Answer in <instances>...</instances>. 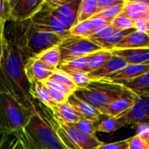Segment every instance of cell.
<instances>
[{
	"mask_svg": "<svg viewBox=\"0 0 149 149\" xmlns=\"http://www.w3.org/2000/svg\"><path fill=\"white\" fill-rule=\"evenodd\" d=\"M5 47L0 63V88L9 93L26 111L39 110L30 93V83L24 73V64L29 58L22 43L21 23L8 21L5 31Z\"/></svg>",
	"mask_w": 149,
	"mask_h": 149,
	"instance_id": "6da1fadb",
	"label": "cell"
},
{
	"mask_svg": "<svg viewBox=\"0 0 149 149\" xmlns=\"http://www.w3.org/2000/svg\"><path fill=\"white\" fill-rule=\"evenodd\" d=\"M17 149H66L59 140L50 119L40 110L33 113L15 135Z\"/></svg>",
	"mask_w": 149,
	"mask_h": 149,
	"instance_id": "7a4b0ae2",
	"label": "cell"
},
{
	"mask_svg": "<svg viewBox=\"0 0 149 149\" xmlns=\"http://www.w3.org/2000/svg\"><path fill=\"white\" fill-rule=\"evenodd\" d=\"M74 94L100 112L110 103L134 93L121 83L92 80L86 87L77 89Z\"/></svg>",
	"mask_w": 149,
	"mask_h": 149,
	"instance_id": "3957f363",
	"label": "cell"
},
{
	"mask_svg": "<svg viewBox=\"0 0 149 149\" xmlns=\"http://www.w3.org/2000/svg\"><path fill=\"white\" fill-rule=\"evenodd\" d=\"M32 113L22 107L7 92L0 88V135H15Z\"/></svg>",
	"mask_w": 149,
	"mask_h": 149,
	"instance_id": "277c9868",
	"label": "cell"
},
{
	"mask_svg": "<svg viewBox=\"0 0 149 149\" xmlns=\"http://www.w3.org/2000/svg\"><path fill=\"white\" fill-rule=\"evenodd\" d=\"M22 43L28 58L37 57L43 52L58 46L64 37L36 28L29 20L21 23Z\"/></svg>",
	"mask_w": 149,
	"mask_h": 149,
	"instance_id": "5b68a950",
	"label": "cell"
},
{
	"mask_svg": "<svg viewBox=\"0 0 149 149\" xmlns=\"http://www.w3.org/2000/svg\"><path fill=\"white\" fill-rule=\"evenodd\" d=\"M52 122L59 140L66 149H97L103 144L96 135L86 134L72 124L60 123L52 116Z\"/></svg>",
	"mask_w": 149,
	"mask_h": 149,
	"instance_id": "8992f818",
	"label": "cell"
},
{
	"mask_svg": "<svg viewBox=\"0 0 149 149\" xmlns=\"http://www.w3.org/2000/svg\"><path fill=\"white\" fill-rule=\"evenodd\" d=\"M60 52V63L69 59L90 55L102 50L100 46L87 38L67 35L58 45Z\"/></svg>",
	"mask_w": 149,
	"mask_h": 149,
	"instance_id": "52a82bcc",
	"label": "cell"
},
{
	"mask_svg": "<svg viewBox=\"0 0 149 149\" xmlns=\"http://www.w3.org/2000/svg\"><path fill=\"white\" fill-rule=\"evenodd\" d=\"M52 14L68 31L77 24L81 0H45Z\"/></svg>",
	"mask_w": 149,
	"mask_h": 149,
	"instance_id": "ba28073f",
	"label": "cell"
},
{
	"mask_svg": "<svg viewBox=\"0 0 149 149\" xmlns=\"http://www.w3.org/2000/svg\"><path fill=\"white\" fill-rule=\"evenodd\" d=\"M29 21L36 28L41 31L53 32L64 38L69 35V31L64 28V26L58 22L57 17L52 14L45 0L44 1L39 10L33 15V17Z\"/></svg>",
	"mask_w": 149,
	"mask_h": 149,
	"instance_id": "9c48e42d",
	"label": "cell"
},
{
	"mask_svg": "<svg viewBox=\"0 0 149 149\" xmlns=\"http://www.w3.org/2000/svg\"><path fill=\"white\" fill-rule=\"evenodd\" d=\"M128 125H149V94L137 96L134 106L118 116Z\"/></svg>",
	"mask_w": 149,
	"mask_h": 149,
	"instance_id": "30bf717a",
	"label": "cell"
},
{
	"mask_svg": "<svg viewBox=\"0 0 149 149\" xmlns=\"http://www.w3.org/2000/svg\"><path fill=\"white\" fill-rule=\"evenodd\" d=\"M45 0H9L10 20L23 23L30 20L39 10Z\"/></svg>",
	"mask_w": 149,
	"mask_h": 149,
	"instance_id": "8fae6325",
	"label": "cell"
},
{
	"mask_svg": "<svg viewBox=\"0 0 149 149\" xmlns=\"http://www.w3.org/2000/svg\"><path fill=\"white\" fill-rule=\"evenodd\" d=\"M55 71L41 62L37 57L28 58L24 64V73L30 84L47 80Z\"/></svg>",
	"mask_w": 149,
	"mask_h": 149,
	"instance_id": "7c38bea8",
	"label": "cell"
},
{
	"mask_svg": "<svg viewBox=\"0 0 149 149\" xmlns=\"http://www.w3.org/2000/svg\"><path fill=\"white\" fill-rule=\"evenodd\" d=\"M127 65L128 63L123 58L117 55H113L101 67L93 72L88 73V75L91 80H102L120 71Z\"/></svg>",
	"mask_w": 149,
	"mask_h": 149,
	"instance_id": "4fadbf2b",
	"label": "cell"
},
{
	"mask_svg": "<svg viewBox=\"0 0 149 149\" xmlns=\"http://www.w3.org/2000/svg\"><path fill=\"white\" fill-rule=\"evenodd\" d=\"M149 72V65H132L128 64L126 67L113 74L112 76L102 79L115 83H121L124 81L137 79Z\"/></svg>",
	"mask_w": 149,
	"mask_h": 149,
	"instance_id": "5bb4252c",
	"label": "cell"
},
{
	"mask_svg": "<svg viewBox=\"0 0 149 149\" xmlns=\"http://www.w3.org/2000/svg\"><path fill=\"white\" fill-rule=\"evenodd\" d=\"M113 55L123 58L128 64L149 65V46L134 49H112Z\"/></svg>",
	"mask_w": 149,
	"mask_h": 149,
	"instance_id": "9a60e30c",
	"label": "cell"
},
{
	"mask_svg": "<svg viewBox=\"0 0 149 149\" xmlns=\"http://www.w3.org/2000/svg\"><path fill=\"white\" fill-rule=\"evenodd\" d=\"M51 113L55 120L64 124H74L83 120V117L68 103V101L56 104Z\"/></svg>",
	"mask_w": 149,
	"mask_h": 149,
	"instance_id": "2e32d148",
	"label": "cell"
},
{
	"mask_svg": "<svg viewBox=\"0 0 149 149\" xmlns=\"http://www.w3.org/2000/svg\"><path fill=\"white\" fill-rule=\"evenodd\" d=\"M107 24H110L106 21L104 18L94 16L92 18L77 23L73 27H72L69 31V35L81 38H89V36L99 27L105 25Z\"/></svg>",
	"mask_w": 149,
	"mask_h": 149,
	"instance_id": "e0dca14e",
	"label": "cell"
},
{
	"mask_svg": "<svg viewBox=\"0 0 149 149\" xmlns=\"http://www.w3.org/2000/svg\"><path fill=\"white\" fill-rule=\"evenodd\" d=\"M68 103L72 107H74V109L85 120H89L98 122L102 116L101 113L97 108H95L89 103L84 101L83 100L79 99L75 94H72L69 97Z\"/></svg>",
	"mask_w": 149,
	"mask_h": 149,
	"instance_id": "ac0fdd59",
	"label": "cell"
},
{
	"mask_svg": "<svg viewBox=\"0 0 149 149\" xmlns=\"http://www.w3.org/2000/svg\"><path fill=\"white\" fill-rule=\"evenodd\" d=\"M136 99V94H132L130 96L120 99L107 105L100 111V113L102 115H106L107 117H118L129 110L134 106Z\"/></svg>",
	"mask_w": 149,
	"mask_h": 149,
	"instance_id": "d6986e66",
	"label": "cell"
},
{
	"mask_svg": "<svg viewBox=\"0 0 149 149\" xmlns=\"http://www.w3.org/2000/svg\"><path fill=\"white\" fill-rule=\"evenodd\" d=\"M149 10V1L144 0H125L121 14L135 21L146 17Z\"/></svg>",
	"mask_w": 149,
	"mask_h": 149,
	"instance_id": "ffe728a7",
	"label": "cell"
},
{
	"mask_svg": "<svg viewBox=\"0 0 149 149\" xmlns=\"http://www.w3.org/2000/svg\"><path fill=\"white\" fill-rule=\"evenodd\" d=\"M146 46H149L148 35L146 33L138 32L134 30L122 38L112 49H134Z\"/></svg>",
	"mask_w": 149,
	"mask_h": 149,
	"instance_id": "44dd1931",
	"label": "cell"
},
{
	"mask_svg": "<svg viewBox=\"0 0 149 149\" xmlns=\"http://www.w3.org/2000/svg\"><path fill=\"white\" fill-rule=\"evenodd\" d=\"M30 93L34 100L38 101L50 111H52L56 105L52 101L48 88L44 82H35L30 84Z\"/></svg>",
	"mask_w": 149,
	"mask_h": 149,
	"instance_id": "7402d4cb",
	"label": "cell"
},
{
	"mask_svg": "<svg viewBox=\"0 0 149 149\" xmlns=\"http://www.w3.org/2000/svg\"><path fill=\"white\" fill-rule=\"evenodd\" d=\"M90 55L69 59L67 61L59 64L58 69L64 72H81L88 73V63L90 60Z\"/></svg>",
	"mask_w": 149,
	"mask_h": 149,
	"instance_id": "603a6c76",
	"label": "cell"
},
{
	"mask_svg": "<svg viewBox=\"0 0 149 149\" xmlns=\"http://www.w3.org/2000/svg\"><path fill=\"white\" fill-rule=\"evenodd\" d=\"M137 96L149 94V72L146 74L128 81L121 82Z\"/></svg>",
	"mask_w": 149,
	"mask_h": 149,
	"instance_id": "cb8c5ba5",
	"label": "cell"
},
{
	"mask_svg": "<svg viewBox=\"0 0 149 149\" xmlns=\"http://www.w3.org/2000/svg\"><path fill=\"white\" fill-rule=\"evenodd\" d=\"M97 12L98 0H81L78 11L77 23L92 18L97 14Z\"/></svg>",
	"mask_w": 149,
	"mask_h": 149,
	"instance_id": "d4e9b609",
	"label": "cell"
},
{
	"mask_svg": "<svg viewBox=\"0 0 149 149\" xmlns=\"http://www.w3.org/2000/svg\"><path fill=\"white\" fill-rule=\"evenodd\" d=\"M113 56L111 50L102 49L91 54L88 63V73L93 72L101 67Z\"/></svg>",
	"mask_w": 149,
	"mask_h": 149,
	"instance_id": "484cf974",
	"label": "cell"
},
{
	"mask_svg": "<svg viewBox=\"0 0 149 149\" xmlns=\"http://www.w3.org/2000/svg\"><path fill=\"white\" fill-rule=\"evenodd\" d=\"M134 30H127V31H115L111 35L97 39H91L102 49H112L116 44H118L122 38H124L127 34L132 32Z\"/></svg>",
	"mask_w": 149,
	"mask_h": 149,
	"instance_id": "4316f807",
	"label": "cell"
},
{
	"mask_svg": "<svg viewBox=\"0 0 149 149\" xmlns=\"http://www.w3.org/2000/svg\"><path fill=\"white\" fill-rule=\"evenodd\" d=\"M37 58L45 65L54 70H57L60 64V52L58 46L52 47L43 52L41 54L37 56Z\"/></svg>",
	"mask_w": 149,
	"mask_h": 149,
	"instance_id": "83f0119b",
	"label": "cell"
},
{
	"mask_svg": "<svg viewBox=\"0 0 149 149\" xmlns=\"http://www.w3.org/2000/svg\"><path fill=\"white\" fill-rule=\"evenodd\" d=\"M127 126L122 120L118 117H107L99 123L97 127V133L111 134L124 127Z\"/></svg>",
	"mask_w": 149,
	"mask_h": 149,
	"instance_id": "f1b7e54d",
	"label": "cell"
},
{
	"mask_svg": "<svg viewBox=\"0 0 149 149\" xmlns=\"http://www.w3.org/2000/svg\"><path fill=\"white\" fill-rule=\"evenodd\" d=\"M52 79H54L58 82H59L60 84H62L63 86H65L66 88H68L73 94L74 93L77 91V86L74 85V83L72 82L71 77L64 71L60 70V69H57L53 73L52 75L51 76Z\"/></svg>",
	"mask_w": 149,
	"mask_h": 149,
	"instance_id": "f546056e",
	"label": "cell"
},
{
	"mask_svg": "<svg viewBox=\"0 0 149 149\" xmlns=\"http://www.w3.org/2000/svg\"><path fill=\"white\" fill-rule=\"evenodd\" d=\"M112 26L116 31H127V30H134V21L131 18L120 14L116 17L112 22Z\"/></svg>",
	"mask_w": 149,
	"mask_h": 149,
	"instance_id": "4dcf8cb0",
	"label": "cell"
},
{
	"mask_svg": "<svg viewBox=\"0 0 149 149\" xmlns=\"http://www.w3.org/2000/svg\"><path fill=\"white\" fill-rule=\"evenodd\" d=\"M72 79L74 85L78 89L85 88L91 83V79L88 73L81 72H65Z\"/></svg>",
	"mask_w": 149,
	"mask_h": 149,
	"instance_id": "1f68e13d",
	"label": "cell"
},
{
	"mask_svg": "<svg viewBox=\"0 0 149 149\" xmlns=\"http://www.w3.org/2000/svg\"><path fill=\"white\" fill-rule=\"evenodd\" d=\"M75 128L79 129V131L89 134V135H96L97 133V127L99 123L97 121H93L89 120H81L74 124H72Z\"/></svg>",
	"mask_w": 149,
	"mask_h": 149,
	"instance_id": "d6a6232c",
	"label": "cell"
},
{
	"mask_svg": "<svg viewBox=\"0 0 149 149\" xmlns=\"http://www.w3.org/2000/svg\"><path fill=\"white\" fill-rule=\"evenodd\" d=\"M123 3H122V4L116 5V6H113V7H111V8H109V9L103 10L98 12L95 16L100 17H102V18H104L106 21H107L108 23L111 24V22H112L116 17H118L119 15L121 14L122 9H123Z\"/></svg>",
	"mask_w": 149,
	"mask_h": 149,
	"instance_id": "836d02e7",
	"label": "cell"
},
{
	"mask_svg": "<svg viewBox=\"0 0 149 149\" xmlns=\"http://www.w3.org/2000/svg\"><path fill=\"white\" fill-rule=\"evenodd\" d=\"M116 30L113 29V27L112 26L111 24H107L105 25H102L100 27H99L98 29H96L90 36L88 38L90 39H97V38H102L105 37H107L109 35H111L112 33H113Z\"/></svg>",
	"mask_w": 149,
	"mask_h": 149,
	"instance_id": "e575fe53",
	"label": "cell"
},
{
	"mask_svg": "<svg viewBox=\"0 0 149 149\" xmlns=\"http://www.w3.org/2000/svg\"><path fill=\"white\" fill-rule=\"evenodd\" d=\"M18 141L14 135H3L0 138V149H17Z\"/></svg>",
	"mask_w": 149,
	"mask_h": 149,
	"instance_id": "d590c367",
	"label": "cell"
},
{
	"mask_svg": "<svg viewBox=\"0 0 149 149\" xmlns=\"http://www.w3.org/2000/svg\"><path fill=\"white\" fill-rule=\"evenodd\" d=\"M128 148L129 149H148L147 143L142 136L138 133L133 137L128 138Z\"/></svg>",
	"mask_w": 149,
	"mask_h": 149,
	"instance_id": "8d00e7d4",
	"label": "cell"
},
{
	"mask_svg": "<svg viewBox=\"0 0 149 149\" xmlns=\"http://www.w3.org/2000/svg\"><path fill=\"white\" fill-rule=\"evenodd\" d=\"M128 148V139L112 143H103L97 149H126Z\"/></svg>",
	"mask_w": 149,
	"mask_h": 149,
	"instance_id": "74e56055",
	"label": "cell"
},
{
	"mask_svg": "<svg viewBox=\"0 0 149 149\" xmlns=\"http://www.w3.org/2000/svg\"><path fill=\"white\" fill-rule=\"evenodd\" d=\"M124 1L125 0H98V12L119 4H122Z\"/></svg>",
	"mask_w": 149,
	"mask_h": 149,
	"instance_id": "f35d334b",
	"label": "cell"
},
{
	"mask_svg": "<svg viewBox=\"0 0 149 149\" xmlns=\"http://www.w3.org/2000/svg\"><path fill=\"white\" fill-rule=\"evenodd\" d=\"M0 19L6 23L10 20L9 0H0Z\"/></svg>",
	"mask_w": 149,
	"mask_h": 149,
	"instance_id": "ab89813d",
	"label": "cell"
},
{
	"mask_svg": "<svg viewBox=\"0 0 149 149\" xmlns=\"http://www.w3.org/2000/svg\"><path fill=\"white\" fill-rule=\"evenodd\" d=\"M134 29L138 31V32H141V33H146L148 35V25L145 20V17L142 18H139L137 20L134 21Z\"/></svg>",
	"mask_w": 149,
	"mask_h": 149,
	"instance_id": "60d3db41",
	"label": "cell"
},
{
	"mask_svg": "<svg viewBox=\"0 0 149 149\" xmlns=\"http://www.w3.org/2000/svg\"><path fill=\"white\" fill-rule=\"evenodd\" d=\"M143 126L144 127H142V129L139 131V134L145 140L148 146V149H149V126L148 125H143Z\"/></svg>",
	"mask_w": 149,
	"mask_h": 149,
	"instance_id": "b9f144b4",
	"label": "cell"
},
{
	"mask_svg": "<svg viewBox=\"0 0 149 149\" xmlns=\"http://www.w3.org/2000/svg\"><path fill=\"white\" fill-rule=\"evenodd\" d=\"M4 47H5V37L4 34L0 36V63L3 59V53H4Z\"/></svg>",
	"mask_w": 149,
	"mask_h": 149,
	"instance_id": "7bdbcfd3",
	"label": "cell"
},
{
	"mask_svg": "<svg viewBox=\"0 0 149 149\" xmlns=\"http://www.w3.org/2000/svg\"><path fill=\"white\" fill-rule=\"evenodd\" d=\"M5 26H6V22H4V21L0 19V36L4 34Z\"/></svg>",
	"mask_w": 149,
	"mask_h": 149,
	"instance_id": "ee69618b",
	"label": "cell"
},
{
	"mask_svg": "<svg viewBox=\"0 0 149 149\" xmlns=\"http://www.w3.org/2000/svg\"><path fill=\"white\" fill-rule=\"evenodd\" d=\"M145 20H146V23H147V25H148V34H149V10H148L147 14H146Z\"/></svg>",
	"mask_w": 149,
	"mask_h": 149,
	"instance_id": "f6af8a7d",
	"label": "cell"
},
{
	"mask_svg": "<svg viewBox=\"0 0 149 149\" xmlns=\"http://www.w3.org/2000/svg\"><path fill=\"white\" fill-rule=\"evenodd\" d=\"M126 149H129V148H126Z\"/></svg>",
	"mask_w": 149,
	"mask_h": 149,
	"instance_id": "bcb514c9",
	"label": "cell"
},
{
	"mask_svg": "<svg viewBox=\"0 0 149 149\" xmlns=\"http://www.w3.org/2000/svg\"><path fill=\"white\" fill-rule=\"evenodd\" d=\"M148 36H149V34H148Z\"/></svg>",
	"mask_w": 149,
	"mask_h": 149,
	"instance_id": "7dc6e473",
	"label": "cell"
}]
</instances>
